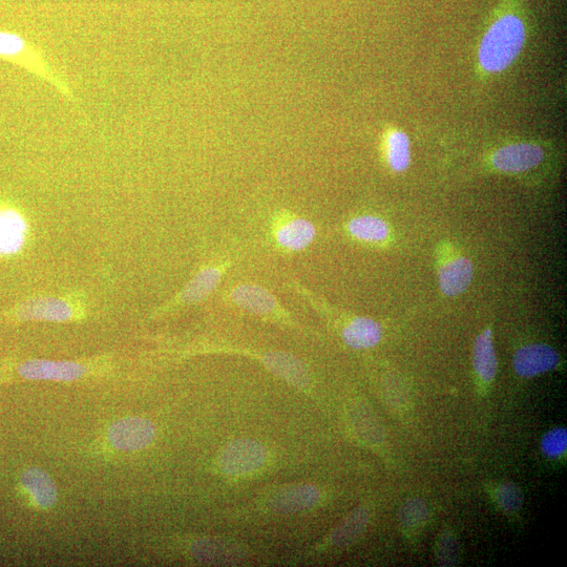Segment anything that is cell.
I'll list each match as a JSON object with an SVG mask.
<instances>
[{
    "label": "cell",
    "instance_id": "obj_18",
    "mask_svg": "<svg viewBox=\"0 0 567 567\" xmlns=\"http://www.w3.org/2000/svg\"><path fill=\"white\" fill-rule=\"evenodd\" d=\"M349 234L356 240L378 244L388 240L390 236L389 225L375 216H359L348 223Z\"/></svg>",
    "mask_w": 567,
    "mask_h": 567
},
{
    "label": "cell",
    "instance_id": "obj_21",
    "mask_svg": "<svg viewBox=\"0 0 567 567\" xmlns=\"http://www.w3.org/2000/svg\"><path fill=\"white\" fill-rule=\"evenodd\" d=\"M26 40L11 32L0 31V57L17 60L27 53Z\"/></svg>",
    "mask_w": 567,
    "mask_h": 567
},
{
    "label": "cell",
    "instance_id": "obj_24",
    "mask_svg": "<svg viewBox=\"0 0 567 567\" xmlns=\"http://www.w3.org/2000/svg\"><path fill=\"white\" fill-rule=\"evenodd\" d=\"M427 516L428 508L426 503L418 499L407 501L401 510V514H399L403 524L409 528L416 527V525L424 522Z\"/></svg>",
    "mask_w": 567,
    "mask_h": 567
},
{
    "label": "cell",
    "instance_id": "obj_19",
    "mask_svg": "<svg viewBox=\"0 0 567 567\" xmlns=\"http://www.w3.org/2000/svg\"><path fill=\"white\" fill-rule=\"evenodd\" d=\"M387 162L393 172L403 173L411 162L409 137L402 131L388 133L385 142Z\"/></svg>",
    "mask_w": 567,
    "mask_h": 567
},
{
    "label": "cell",
    "instance_id": "obj_2",
    "mask_svg": "<svg viewBox=\"0 0 567 567\" xmlns=\"http://www.w3.org/2000/svg\"><path fill=\"white\" fill-rule=\"evenodd\" d=\"M227 300L238 308L270 321L292 324L290 315L267 289L255 284L231 287Z\"/></svg>",
    "mask_w": 567,
    "mask_h": 567
},
{
    "label": "cell",
    "instance_id": "obj_4",
    "mask_svg": "<svg viewBox=\"0 0 567 567\" xmlns=\"http://www.w3.org/2000/svg\"><path fill=\"white\" fill-rule=\"evenodd\" d=\"M155 427L145 418L126 417L118 420L109 430L111 445L120 451H139L152 444Z\"/></svg>",
    "mask_w": 567,
    "mask_h": 567
},
{
    "label": "cell",
    "instance_id": "obj_3",
    "mask_svg": "<svg viewBox=\"0 0 567 567\" xmlns=\"http://www.w3.org/2000/svg\"><path fill=\"white\" fill-rule=\"evenodd\" d=\"M266 460V451L255 440L240 439L231 443L221 454L219 465L223 473L230 476L249 474L261 468Z\"/></svg>",
    "mask_w": 567,
    "mask_h": 567
},
{
    "label": "cell",
    "instance_id": "obj_13",
    "mask_svg": "<svg viewBox=\"0 0 567 567\" xmlns=\"http://www.w3.org/2000/svg\"><path fill=\"white\" fill-rule=\"evenodd\" d=\"M21 486L30 495L36 506L48 510L57 501V489L52 478L44 471L30 468L21 475Z\"/></svg>",
    "mask_w": 567,
    "mask_h": 567
},
{
    "label": "cell",
    "instance_id": "obj_12",
    "mask_svg": "<svg viewBox=\"0 0 567 567\" xmlns=\"http://www.w3.org/2000/svg\"><path fill=\"white\" fill-rule=\"evenodd\" d=\"M28 226L16 209L0 207V257L16 254L24 247Z\"/></svg>",
    "mask_w": 567,
    "mask_h": 567
},
{
    "label": "cell",
    "instance_id": "obj_20",
    "mask_svg": "<svg viewBox=\"0 0 567 567\" xmlns=\"http://www.w3.org/2000/svg\"><path fill=\"white\" fill-rule=\"evenodd\" d=\"M369 515L364 509L354 511L341 525L336 529L331 537L334 545H347L359 538L368 524Z\"/></svg>",
    "mask_w": 567,
    "mask_h": 567
},
{
    "label": "cell",
    "instance_id": "obj_8",
    "mask_svg": "<svg viewBox=\"0 0 567 567\" xmlns=\"http://www.w3.org/2000/svg\"><path fill=\"white\" fill-rule=\"evenodd\" d=\"M559 362L557 351L545 344L524 346L515 353L513 359L514 369L522 377H534L552 371Z\"/></svg>",
    "mask_w": 567,
    "mask_h": 567
},
{
    "label": "cell",
    "instance_id": "obj_11",
    "mask_svg": "<svg viewBox=\"0 0 567 567\" xmlns=\"http://www.w3.org/2000/svg\"><path fill=\"white\" fill-rule=\"evenodd\" d=\"M474 275L473 263L464 256L445 260L438 268V283L448 297H457L470 286Z\"/></svg>",
    "mask_w": 567,
    "mask_h": 567
},
{
    "label": "cell",
    "instance_id": "obj_17",
    "mask_svg": "<svg viewBox=\"0 0 567 567\" xmlns=\"http://www.w3.org/2000/svg\"><path fill=\"white\" fill-rule=\"evenodd\" d=\"M473 363L477 375L483 382L491 383L494 380L498 362L493 344V333L489 328L477 336Z\"/></svg>",
    "mask_w": 567,
    "mask_h": 567
},
{
    "label": "cell",
    "instance_id": "obj_25",
    "mask_svg": "<svg viewBox=\"0 0 567 567\" xmlns=\"http://www.w3.org/2000/svg\"><path fill=\"white\" fill-rule=\"evenodd\" d=\"M234 552H231L224 543L218 541H205L200 543L196 555L206 561H228Z\"/></svg>",
    "mask_w": 567,
    "mask_h": 567
},
{
    "label": "cell",
    "instance_id": "obj_9",
    "mask_svg": "<svg viewBox=\"0 0 567 567\" xmlns=\"http://www.w3.org/2000/svg\"><path fill=\"white\" fill-rule=\"evenodd\" d=\"M14 317L18 321L66 322L74 317V309L63 299L36 298L18 306Z\"/></svg>",
    "mask_w": 567,
    "mask_h": 567
},
{
    "label": "cell",
    "instance_id": "obj_5",
    "mask_svg": "<svg viewBox=\"0 0 567 567\" xmlns=\"http://www.w3.org/2000/svg\"><path fill=\"white\" fill-rule=\"evenodd\" d=\"M272 233L281 249L297 252L305 250L312 244L317 229L305 218L284 213L273 223Z\"/></svg>",
    "mask_w": 567,
    "mask_h": 567
},
{
    "label": "cell",
    "instance_id": "obj_7",
    "mask_svg": "<svg viewBox=\"0 0 567 567\" xmlns=\"http://www.w3.org/2000/svg\"><path fill=\"white\" fill-rule=\"evenodd\" d=\"M18 374L31 381L71 382L87 373V367L73 362L32 360L17 368Z\"/></svg>",
    "mask_w": 567,
    "mask_h": 567
},
{
    "label": "cell",
    "instance_id": "obj_15",
    "mask_svg": "<svg viewBox=\"0 0 567 567\" xmlns=\"http://www.w3.org/2000/svg\"><path fill=\"white\" fill-rule=\"evenodd\" d=\"M344 342L354 349H368L376 346L383 338L380 324L370 318L351 319L342 331Z\"/></svg>",
    "mask_w": 567,
    "mask_h": 567
},
{
    "label": "cell",
    "instance_id": "obj_6",
    "mask_svg": "<svg viewBox=\"0 0 567 567\" xmlns=\"http://www.w3.org/2000/svg\"><path fill=\"white\" fill-rule=\"evenodd\" d=\"M544 160L542 147L534 143H514L500 147L492 156V164L504 173H524Z\"/></svg>",
    "mask_w": 567,
    "mask_h": 567
},
{
    "label": "cell",
    "instance_id": "obj_10",
    "mask_svg": "<svg viewBox=\"0 0 567 567\" xmlns=\"http://www.w3.org/2000/svg\"><path fill=\"white\" fill-rule=\"evenodd\" d=\"M231 262L223 260L203 268L181 291L177 299L180 305H193L205 300L220 284Z\"/></svg>",
    "mask_w": 567,
    "mask_h": 567
},
{
    "label": "cell",
    "instance_id": "obj_16",
    "mask_svg": "<svg viewBox=\"0 0 567 567\" xmlns=\"http://www.w3.org/2000/svg\"><path fill=\"white\" fill-rule=\"evenodd\" d=\"M266 367L289 384L304 388L309 384V375L304 365L286 353L271 352L264 355Z\"/></svg>",
    "mask_w": 567,
    "mask_h": 567
},
{
    "label": "cell",
    "instance_id": "obj_23",
    "mask_svg": "<svg viewBox=\"0 0 567 567\" xmlns=\"http://www.w3.org/2000/svg\"><path fill=\"white\" fill-rule=\"evenodd\" d=\"M542 452L551 458L562 456L567 449V431L564 428L553 429L541 440Z\"/></svg>",
    "mask_w": 567,
    "mask_h": 567
},
{
    "label": "cell",
    "instance_id": "obj_14",
    "mask_svg": "<svg viewBox=\"0 0 567 567\" xmlns=\"http://www.w3.org/2000/svg\"><path fill=\"white\" fill-rule=\"evenodd\" d=\"M320 492L309 485L284 488L271 498L270 504L278 512L291 513L309 509L318 502Z\"/></svg>",
    "mask_w": 567,
    "mask_h": 567
},
{
    "label": "cell",
    "instance_id": "obj_1",
    "mask_svg": "<svg viewBox=\"0 0 567 567\" xmlns=\"http://www.w3.org/2000/svg\"><path fill=\"white\" fill-rule=\"evenodd\" d=\"M525 37L523 18L514 11H503L481 39L478 60L482 70L491 74L507 70L521 52Z\"/></svg>",
    "mask_w": 567,
    "mask_h": 567
},
{
    "label": "cell",
    "instance_id": "obj_22",
    "mask_svg": "<svg viewBox=\"0 0 567 567\" xmlns=\"http://www.w3.org/2000/svg\"><path fill=\"white\" fill-rule=\"evenodd\" d=\"M496 499L500 508L509 513L517 512L523 502L521 490L512 482L503 483L497 489Z\"/></svg>",
    "mask_w": 567,
    "mask_h": 567
}]
</instances>
